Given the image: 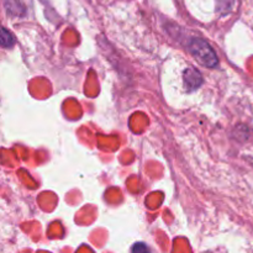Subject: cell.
<instances>
[{
    "label": "cell",
    "instance_id": "cell-3",
    "mask_svg": "<svg viewBox=\"0 0 253 253\" xmlns=\"http://www.w3.org/2000/svg\"><path fill=\"white\" fill-rule=\"evenodd\" d=\"M5 6L12 15H21L24 12V9H21V5L17 0H5Z\"/></svg>",
    "mask_w": 253,
    "mask_h": 253
},
{
    "label": "cell",
    "instance_id": "cell-2",
    "mask_svg": "<svg viewBox=\"0 0 253 253\" xmlns=\"http://www.w3.org/2000/svg\"><path fill=\"white\" fill-rule=\"evenodd\" d=\"M184 84L189 90H195L203 84V77L198 69L189 67L184 71Z\"/></svg>",
    "mask_w": 253,
    "mask_h": 253
},
{
    "label": "cell",
    "instance_id": "cell-5",
    "mask_svg": "<svg viewBox=\"0 0 253 253\" xmlns=\"http://www.w3.org/2000/svg\"><path fill=\"white\" fill-rule=\"evenodd\" d=\"M131 253H151V251L147 245L143 244V242H140V244L133 245Z\"/></svg>",
    "mask_w": 253,
    "mask_h": 253
},
{
    "label": "cell",
    "instance_id": "cell-1",
    "mask_svg": "<svg viewBox=\"0 0 253 253\" xmlns=\"http://www.w3.org/2000/svg\"><path fill=\"white\" fill-rule=\"evenodd\" d=\"M188 49L198 62L208 68H215L219 63L216 53L212 47L203 39H192L188 42Z\"/></svg>",
    "mask_w": 253,
    "mask_h": 253
},
{
    "label": "cell",
    "instance_id": "cell-4",
    "mask_svg": "<svg viewBox=\"0 0 253 253\" xmlns=\"http://www.w3.org/2000/svg\"><path fill=\"white\" fill-rule=\"evenodd\" d=\"M14 44V36L11 32L7 31L6 29L1 30V46L2 47H11Z\"/></svg>",
    "mask_w": 253,
    "mask_h": 253
}]
</instances>
